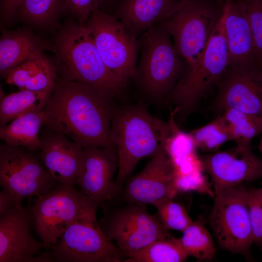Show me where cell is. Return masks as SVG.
Wrapping results in <instances>:
<instances>
[{"instance_id": "cell-1", "label": "cell", "mask_w": 262, "mask_h": 262, "mask_svg": "<svg viewBox=\"0 0 262 262\" xmlns=\"http://www.w3.org/2000/svg\"><path fill=\"white\" fill-rule=\"evenodd\" d=\"M110 100L87 84L58 78L44 109L45 125L83 148L112 146Z\"/></svg>"}, {"instance_id": "cell-2", "label": "cell", "mask_w": 262, "mask_h": 262, "mask_svg": "<svg viewBox=\"0 0 262 262\" xmlns=\"http://www.w3.org/2000/svg\"><path fill=\"white\" fill-rule=\"evenodd\" d=\"M170 131L169 123L151 115L141 105L114 111L110 140L118 158L115 180L116 197L127 180L143 158L153 156L164 144Z\"/></svg>"}, {"instance_id": "cell-3", "label": "cell", "mask_w": 262, "mask_h": 262, "mask_svg": "<svg viewBox=\"0 0 262 262\" xmlns=\"http://www.w3.org/2000/svg\"><path fill=\"white\" fill-rule=\"evenodd\" d=\"M58 72L62 78L87 84L106 97L115 98L125 83L106 66L85 25L71 21L63 25L55 37Z\"/></svg>"}, {"instance_id": "cell-4", "label": "cell", "mask_w": 262, "mask_h": 262, "mask_svg": "<svg viewBox=\"0 0 262 262\" xmlns=\"http://www.w3.org/2000/svg\"><path fill=\"white\" fill-rule=\"evenodd\" d=\"M98 207L86 197L73 222L47 252L49 262H125L127 255L100 227Z\"/></svg>"}, {"instance_id": "cell-5", "label": "cell", "mask_w": 262, "mask_h": 262, "mask_svg": "<svg viewBox=\"0 0 262 262\" xmlns=\"http://www.w3.org/2000/svg\"><path fill=\"white\" fill-rule=\"evenodd\" d=\"M225 11L223 8L202 52L195 63L187 67L170 93L176 106V115H184L193 109L199 99L229 68L227 45L224 33Z\"/></svg>"}, {"instance_id": "cell-6", "label": "cell", "mask_w": 262, "mask_h": 262, "mask_svg": "<svg viewBox=\"0 0 262 262\" xmlns=\"http://www.w3.org/2000/svg\"><path fill=\"white\" fill-rule=\"evenodd\" d=\"M139 42L140 58L134 76L147 94L161 98L173 90L186 64L162 22L145 32Z\"/></svg>"}, {"instance_id": "cell-7", "label": "cell", "mask_w": 262, "mask_h": 262, "mask_svg": "<svg viewBox=\"0 0 262 262\" xmlns=\"http://www.w3.org/2000/svg\"><path fill=\"white\" fill-rule=\"evenodd\" d=\"M127 203L120 208L103 203V216L98 223L106 237L128 258L154 241L171 235L157 214L147 212L146 205Z\"/></svg>"}, {"instance_id": "cell-8", "label": "cell", "mask_w": 262, "mask_h": 262, "mask_svg": "<svg viewBox=\"0 0 262 262\" xmlns=\"http://www.w3.org/2000/svg\"><path fill=\"white\" fill-rule=\"evenodd\" d=\"M248 192L244 184L215 194L209 217L219 246L234 254L247 256L254 243L248 207Z\"/></svg>"}, {"instance_id": "cell-9", "label": "cell", "mask_w": 262, "mask_h": 262, "mask_svg": "<svg viewBox=\"0 0 262 262\" xmlns=\"http://www.w3.org/2000/svg\"><path fill=\"white\" fill-rule=\"evenodd\" d=\"M22 201L0 192V262H49L41 251L48 247L32 235L31 208L23 207Z\"/></svg>"}, {"instance_id": "cell-10", "label": "cell", "mask_w": 262, "mask_h": 262, "mask_svg": "<svg viewBox=\"0 0 262 262\" xmlns=\"http://www.w3.org/2000/svg\"><path fill=\"white\" fill-rule=\"evenodd\" d=\"M108 68L124 82L134 77L139 42L115 16L95 11L84 25Z\"/></svg>"}, {"instance_id": "cell-11", "label": "cell", "mask_w": 262, "mask_h": 262, "mask_svg": "<svg viewBox=\"0 0 262 262\" xmlns=\"http://www.w3.org/2000/svg\"><path fill=\"white\" fill-rule=\"evenodd\" d=\"M220 15L209 0H181L176 11L162 22L187 67L202 52Z\"/></svg>"}, {"instance_id": "cell-12", "label": "cell", "mask_w": 262, "mask_h": 262, "mask_svg": "<svg viewBox=\"0 0 262 262\" xmlns=\"http://www.w3.org/2000/svg\"><path fill=\"white\" fill-rule=\"evenodd\" d=\"M0 184L22 201L45 194L58 185L33 151L5 143L0 146Z\"/></svg>"}, {"instance_id": "cell-13", "label": "cell", "mask_w": 262, "mask_h": 262, "mask_svg": "<svg viewBox=\"0 0 262 262\" xmlns=\"http://www.w3.org/2000/svg\"><path fill=\"white\" fill-rule=\"evenodd\" d=\"M86 197L73 185L59 184L36 196L30 207L33 227L49 249L58 243L78 214Z\"/></svg>"}, {"instance_id": "cell-14", "label": "cell", "mask_w": 262, "mask_h": 262, "mask_svg": "<svg viewBox=\"0 0 262 262\" xmlns=\"http://www.w3.org/2000/svg\"><path fill=\"white\" fill-rule=\"evenodd\" d=\"M204 171L210 176L214 194L262 177V160L251 147L236 146L201 158Z\"/></svg>"}, {"instance_id": "cell-15", "label": "cell", "mask_w": 262, "mask_h": 262, "mask_svg": "<svg viewBox=\"0 0 262 262\" xmlns=\"http://www.w3.org/2000/svg\"><path fill=\"white\" fill-rule=\"evenodd\" d=\"M175 180L174 169L164 144L142 170L125 182L121 194L127 202L152 205L177 194Z\"/></svg>"}, {"instance_id": "cell-16", "label": "cell", "mask_w": 262, "mask_h": 262, "mask_svg": "<svg viewBox=\"0 0 262 262\" xmlns=\"http://www.w3.org/2000/svg\"><path fill=\"white\" fill-rule=\"evenodd\" d=\"M118 158L113 146L83 148L82 167L76 184L92 201L101 206L116 198L114 177Z\"/></svg>"}, {"instance_id": "cell-17", "label": "cell", "mask_w": 262, "mask_h": 262, "mask_svg": "<svg viewBox=\"0 0 262 262\" xmlns=\"http://www.w3.org/2000/svg\"><path fill=\"white\" fill-rule=\"evenodd\" d=\"M37 156L58 184L74 185L82 167L83 147L65 134L47 127Z\"/></svg>"}, {"instance_id": "cell-18", "label": "cell", "mask_w": 262, "mask_h": 262, "mask_svg": "<svg viewBox=\"0 0 262 262\" xmlns=\"http://www.w3.org/2000/svg\"><path fill=\"white\" fill-rule=\"evenodd\" d=\"M254 68H229L221 79L216 99L222 112L235 109L262 117V87Z\"/></svg>"}, {"instance_id": "cell-19", "label": "cell", "mask_w": 262, "mask_h": 262, "mask_svg": "<svg viewBox=\"0 0 262 262\" xmlns=\"http://www.w3.org/2000/svg\"><path fill=\"white\" fill-rule=\"evenodd\" d=\"M223 8L226 13L224 28L229 68L258 69L255 63L252 32L242 0H226Z\"/></svg>"}, {"instance_id": "cell-20", "label": "cell", "mask_w": 262, "mask_h": 262, "mask_svg": "<svg viewBox=\"0 0 262 262\" xmlns=\"http://www.w3.org/2000/svg\"><path fill=\"white\" fill-rule=\"evenodd\" d=\"M181 0H124L117 17L136 37L169 18Z\"/></svg>"}, {"instance_id": "cell-21", "label": "cell", "mask_w": 262, "mask_h": 262, "mask_svg": "<svg viewBox=\"0 0 262 262\" xmlns=\"http://www.w3.org/2000/svg\"><path fill=\"white\" fill-rule=\"evenodd\" d=\"M57 73L55 64L41 51L11 70L5 79L6 83L19 89L42 91L54 89Z\"/></svg>"}, {"instance_id": "cell-22", "label": "cell", "mask_w": 262, "mask_h": 262, "mask_svg": "<svg viewBox=\"0 0 262 262\" xmlns=\"http://www.w3.org/2000/svg\"><path fill=\"white\" fill-rule=\"evenodd\" d=\"M53 49L27 29L3 31L0 38V72L4 78L34 54Z\"/></svg>"}, {"instance_id": "cell-23", "label": "cell", "mask_w": 262, "mask_h": 262, "mask_svg": "<svg viewBox=\"0 0 262 262\" xmlns=\"http://www.w3.org/2000/svg\"><path fill=\"white\" fill-rule=\"evenodd\" d=\"M174 110L168 122L170 131L164 143V148L171 160L176 176H184L204 171L197 147L189 132L181 130L177 125Z\"/></svg>"}, {"instance_id": "cell-24", "label": "cell", "mask_w": 262, "mask_h": 262, "mask_svg": "<svg viewBox=\"0 0 262 262\" xmlns=\"http://www.w3.org/2000/svg\"><path fill=\"white\" fill-rule=\"evenodd\" d=\"M44 110L21 115L0 128V138L5 144L21 146L31 151L39 150L42 146L40 129L45 124Z\"/></svg>"}, {"instance_id": "cell-25", "label": "cell", "mask_w": 262, "mask_h": 262, "mask_svg": "<svg viewBox=\"0 0 262 262\" xmlns=\"http://www.w3.org/2000/svg\"><path fill=\"white\" fill-rule=\"evenodd\" d=\"M53 90L33 91L19 89L7 95L2 93L0 99V127L26 113L43 110Z\"/></svg>"}, {"instance_id": "cell-26", "label": "cell", "mask_w": 262, "mask_h": 262, "mask_svg": "<svg viewBox=\"0 0 262 262\" xmlns=\"http://www.w3.org/2000/svg\"><path fill=\"white\" fill-rule=\"evenodd\" d=\"M188 257L180 238L170 235L130 255L125 262H182Z\"/></svg>"}, {"instance_id": "cell-27", "label": "cell", "mask_w": 262, "mask_h": 262, "mask_svg": "<svg viewBox=\"0 0 262 262\" xmlns=\"http://www.w3.org/2000/svg\"><path fill=\"white\" fill-rule=\"evenodd\" d=\"M237 146L251 147L252 140L262 131V117L235 109H226L221 114Z\"/></svg>"}, {"instance_id": "cell-28", "label": "cell", "mask_w": 262, "mask_h": 262, "mask_svg": "<svg viewBox=\"0 0 262 262\" xmlns=\"http://www.w3.org/2000/svg\"><path fill=\"white\" fill-rule=\"evenodd\" d=\"M182 232L180 240L189 256L199 260H213L215 258L216 251L212 236L202 220L193 221Z\"/></svg>"}, {"instance_id": "cell-29", "label": "cell", "mask_w": 262, "mask_h": 262, "mask_svg": "<svg viewBox=\"0 0 262 262\" xmlns=\"http://www.w3.org/2000/svg\"><path fill=\"white\" fill-rule=\"evenodd\" d=\"M63 9V0H22L17 10L25 21L39 27L49 26Z\"/></svg>"}, {"instance_id": "cell-30", "label": "cell", "mask_w": 262, "mask_h": 262, "mask_svg": "<svg viewBox=\"0 0 262 262\" xmlns=\"http://www.w3.org/2000/svg\"><path fill=\"white\" fill-rule=\"evenodd\" d=\"M189 133L197 148L205 151H215L224 143L232 141L228 125L222 115Z\"/></svg>"}, {"instance_id": "cell-31", "label": "cell", "mask_w": 262, "mask_h": 262, "mask_svg": "<svg viewBox=\"0 0 262 262\" xmlns=\"http://www.w3.org/2000/svg\"><path fill=\"white\" fill-rule=\"evenodd\" d=\"M152 205L156 208L160 220L167 230L182 232L193 222L184 206L172 198H163Z\"/></svg>"}, {"instance_id": "cell-32", "label": "cell", "mask_w": 262, "mask_h": 262, "mask_svg": "<svg viewBox=\"0 0 262 262\" xmlns=\"http://www.w3.org/2000/svg\"><path fill=\"white\" fill-rule=\"evenodd\" d=\"M248 18L258 69L262 68V0H242Z\"/></svg>"}, {"instance_id": "cell-33", "label": "cell", "mask_w": 262, "mask_h": 262, "mask_svg": "<svg viewBox=\"0 0 262 262\" xmlns=\"http://www.w3.org/2000/svg\"><path fill=\"white\" fill-rule=\"evenodd\" d=\"M211 186L203 172L175 177V187L177 193L195 191L214 197Z\"/></svg>"}, {"instance_id": "cell-34", "label": "cell", "mask_w": 262, "mask_h": 262, "mask_svg": "<svg viewBox=\"0 0 262 262\" xmlns=\"http://www.w3.org/2000/svg\"><path fill=\"white\" fill-rule=\"evenodd\" d=\"M248 202L254 243L262 250V201L254 188L249 189Z\"/></svg>"}, {"instance_id": "cell-35", "label": "cell", "mask_w": 262, "mask_h": 262, "mask_svg": "<svg viewBox=\"0 0 262 262\" xmlns=\"http://www.w3.org/2000/svg\"><path fill=\"white\" fill-rule=\"evenodd\" d=\"M100 0H63V9L84 25L92 14L98 9Z\"/></svg>"}, {"instance_id": "cell-36", "label": "cell", "mask_w": 262, "mask_h": 262, "mask_svg": "<svg viewBox=\"0 0 262 262\" xmlns=\"http://www.w3.org/2000/svg\"><path fill=\"white\" fill-rule=\"evenodd\" d=\"M22 0H1L0 14L3 21L8 22L14 18Z\"/></svg>"}, {"instance_id": "cell-37", "label": "cell", "mask_w": 262, "mask_h": 262, "mask_svg": "<svg viewBox=\"0 0 262 262\" xmlns=\"http://www.w3.org/2000/svg\"><path fill=\"white\" fill-rule=\"evenodd\" d=\"M254 190L256 195L262 201V187L258 189H254Z\"/></svg>"}, {"instance_id": "cell-38", "label": "cell", "mask_w": 262, "mask_h": 262, "mask_svg": "<svg viewBox=\"0 0 262 262\" xmlns=\"http://www.w3.org/2000/svg\"><path fill=\"white\" fill-rule=\"evenodd\" d=\"M257 75L258 80L262 87V68L257 71Z\"/></svg>"}, {"instance_id": "cell-39", "label": "cell", "mask_w": 262, "mask_h": 262, "mask_svg": "<svg viewBox=\"0 0 262 262\" xmlns=\"http://www.w3.org/2000/svg\"><path fill=\"white\" fill-rule=\"evenodd\" d=\"M261 140H260V143H259V150L260 151V152H261L262 154V132H261Z\"/></svg>"}]
</instances>
